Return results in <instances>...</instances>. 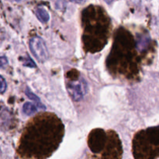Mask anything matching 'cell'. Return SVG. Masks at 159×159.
<instances>
[{"instance_id":"9","label":"cell","mask_w":159,"mask_h":159,"mask_svg":"<svg viewBox=\"0 0 159 159\" xmlns=\"http://www.w3.org/2000/svg\"><path fill=\"white\" fill-rule=\"evenodd\" d=\"M6 89V83L3 77H1V93H3Z\"/></svg>"},{"instance_id":"4","label":"cell","mask_w":159,"mask_h":159,"mask_svg":"<svg viewBox=\"0 0 159 159\" xmlns=\"http://www.w3.org/2000/svg\"><path fill=\"white\" fill-rule=\"evenodd\" d=\"M30 48L34 57L40 62H44L48 57L46 44L40 37H34L30 40Z\"/></svg>"},{"instance_id":"10","label":"cell","mask_w":159,"mask_h":159,"mask_svg":"<svg viewBox=\"0 0 159 159\" xmlns=\"http://www.w3.org/2000/svg\"><path fill=\"white\" fill-rule=\"evenodd\" d=\"M69 1L72 2H75V3H78V4H81V3L85 2L86 0H69Z\"/></svg>"},{"instance_id":"5","label":"cell","mask_w":159,"mask_h":159,"mask_svg":"<svg viewBox=\"0 0 159 159\" xmlns=\"http://www.w3.org/2000/svg\"><path fill=\"white\" fill-rule=\"evenodd\" d=\"M38 107L39 108L42 109V110H45V109H46L44 106L41 103H39L37 104V105H35V104L32 103V102H27L23 105V113H24L26 115H27V116H31V115L34 114V113L37 111Z\"/></svg>"},{"instance_id":"7","label":"cell","mask_w":159,"mask_h":159,"mask_svg":"<svg viewBox=\"0 0 159 159\" xmlns=\"http://www.w3.org/2000/svg\"><path fill=\"white\" fill-rule=\"evenodd\" d=\"M26 95L30 98V99H32L33 101L36 102L37 103H40V99H39V98L37 97L35 94H34V93H33L32 92H31L28 88H26Z\"/></svg>"},{"instance_id":"6","label":"cell","mask_w":159,"mask_h":159,"mask_svg":"<svg viewBox=\"0 0 159 159\" xmlns=\"http://www.w3.org/2000/svg\"><path fill=\"white\" fill-rule=\"evenodd\" d=\"M36 15H37L38 20L43 23L48 22L50 19L49 14L47 12L46 9H43V8H37V11H36Z\"/></svg>"},{"instance_id":"3","label":"cell","mask_w":159,"mask_h":159,"mask_svg":"<svg viewBox=\"0 0 159 159\" xmlns=\"http://www.w3.org/2000/svg\"><path fill=\"white\" fill-rule=\"evenodd\" d=\"M106 148L99 152V155L96 159H121L122 157V148L119 138L110 136V141L106 144Z\"/></svg>"},{"instance_id":"2","label":"cell","mask_w":159,"mask_h":159,"mask_svg":"<svg viewBox=\"0 0 159 159\" xmlns=\"http://www.w3.org/2000/svg\"><path fill=\"white\" fill-rule=\"evenodd\" d=\"M67 90L72 100L78 102L80 101L88 92V84L82 76L76 79H71L68 81Z\"/></svg>"},{"instance_id":"11","label":"cell","mask_w":159,"mask_h":159,"mask_svg":"<svg viewBox=\"0 0 159 159\" xmlns=\"http://www.w3.org/2000/svg\"><path fill=\"white\" fill-rule=\"evenodd\" d=\"M15 1L16 2H23L24 0H15Z\"/></svg>"},{"instance_id":"8","label":"cell","mask_w":159,"mask_h":159,"mask_svg":"<svg viewBox=\"0 0 159 159\" xmlns=\"http://www.w3.org/2000/svg\"><path fill=\"white\" fill-rule=\"evenodd\" d=\"M24 65L25 66H28V67H30V68H35L36 65L32 60H31L30 57H26V59L24 60Z\"/></svg>"},{"instance_id":"1","label":"cell","mask_w":159,"mask_h":159,"mask_svg":"<svg viewBox=\"0 0 159 159\" xmlns=\"http://www.w3.org/2000/svg\"><path fill=\"white\" fill-rule=\"evenodd\" d=\"M64 127L56 116L41 114L28 124L19 147L23 158L45 159L58 147Z\"/></svg>"}]
</instances>
